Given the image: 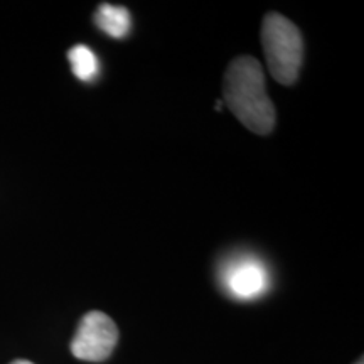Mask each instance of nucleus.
Instances as JSON below:
<instances>
[{"instance_id":"1","label":"nucleus","mask_w":364,"mask_h":364,"mask_svg":"<svg viewBox=\"0 0 364 364\" xmlns=\"http://www.w3.org/2000/svg\"><path fill=\"white\" fill-rule=\"evenodd\" d=\"M223 95L231 113L250 132L268 135L275 127V107L265 88V76L258 59L240 56L225 73Z\"/></svg>"},{"instance_id":"2","label":"nucleus","mask_w":364,"mask_h":364,"mask_svg":"<svg viewBox=\"0 0 364 364\" xmlns=\"http://www.w3.org/2000/svg\"><path fill=\"white\" fill-rule=\"evenodd\" d=\"M262 44L270 75L282 85H294L304 59V41L297 26L277 12L267 14L262 24Z\"/></svg>"},{"instance_id":"3","label":"nucleus","mask_w":364,"mask_h":364,"mask_svg":"<svg viewBox=\"0 0 364 364\" xmlns=\"http://www.w3.org/2000/svg\"><path fill=\"white\" fill-rule=\"evenodd\" d=\"M118 343L117 324L107 314L93 311L81 318L71 341V353L76 359L100 363L110 358Z\"/></svg>"},{"instance_id":"4","label":"nucleus","mask_w":364,"mask_h":364,"mask_svg":"<svg viewBox=\"0 0 364 364\" xmlns=\"http://www.w3.org/2000/svg\"><path fill=\"white\" fill-rule=\"evenodd\" d=\"M225 289L240 300H252L265 294L268 272L260 260L253 257L235 258L221 273Z\"/></svg>"},{"instance_id":"5","label":"nucleus","mask_w":364,"mask_h":364,"mask_svg":"<svg viewBox=\"0 0 364 364\" xmlns=\"http://www.w3.org/2000/svg\"><path fill=\"white\" fill-rule=\"evenodd\" d=\"M95 24H97L103 33L112 36V38L122 39L130 33V12L122 6L102 4V6L97 9V14H95Z\"/></svg>"},{"instance_id":"6","label":"nucleus","mask_w":364,"mask_h":364,"mask_svg":"<svg viewBox=\"0 0 364 364\" xmlns=\"http://www.w3.org/2000/svg\"><path fill=\"white\" fill-rule=\"evenodd\" d=\"M68 59H70L71 70L78 80L90 83L98 76V58L95 56V53L91 51L88 46H73L70 53H68Z\"/></svg>"},{"instance_id":"7","label":"nucleus","mask_w":364,"mask_h":364,"mask_svg":"<svg viewBox=\"0 0 364 364\" xmlns=\"http://www.w3.org/2000/svg\"><path fill=\"white\" fill-rule=\"evenodd\" d=\"M12 364H34V363H31V361H26V359H17V361H14Z\"/></svg>"},{"instance_id":"8","label":"nucleus","mask_w":364,"mask_h":364,"mask_svg":"<svg viewBox=\"0 0 364 364\" xmlns=\"http://www.w3.org/2000/svg\"><path fill=\"white\" fill-rule=\"evenodd\" d=\"M356 364H364V363H363V359H361V361H358Z\"/></svg>"}]
</instances>
